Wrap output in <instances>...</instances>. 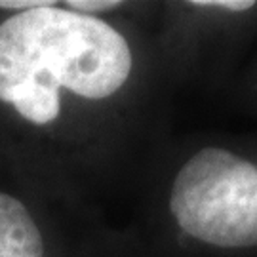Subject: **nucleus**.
<instances>
[{"instance_id":"nucleus-6","label":"nucleus","mask_w":257,"mask_h":257,"mask_svg":"<svg viewBox=\"0 0 257 257\" xmlns=\"http://www.w3.org/2000/svg\"><path fill=\"white\" fill-rule=\"evenodd\" d=\"M48 6H55V2L52 0H0V8L2 10H27L35 8H48Z\"/></svg>"},{"instance_id":"nucleus-1","label":"nucleus","mask_w":257,"mask_h":257,"mask_svg":"<svg viewBox=\"0 0 257 257\" xmlns=\"http://www.w3.org/2000/svg\"><path fill=\"white\" fill-rule=\"evenodd\" d=\"M130 73L126 38L97 18L48 6L19 12L0 25V101L33 124L57 118L59 88L105 99Z\"/></svg>"},{"instance_id":"nucleus-3","label":"nucleus","mask_w":257,"mask_h":257,"mask_svg":"<svg viewBox=\"0 0 257 257\" xmlns=\"http://www.w3.org/2000/svg\"><path fill=\"white\" fill-rule=\"evenodd\" d=\"M0 257H44V242L25 204L0 193Z\"/></svg>"},{"instance_id":"nucleus-5","label":"nucleus","mask_w":257,"mask_h":257,"mask_svg":"<svg viewBox=\"0 0 257 257\" xmlns=\"http://www.w3.org/2000/svg\"><path fill=\"white\" fill-rule=\"evenodd\" d=\"M69 8L80 10V12H97V10H112L118 8V0H71L67 2Z\"/></svg>"},{"instance_id":"nucleus-4","label":"nucleus","mask_w":257,"mask_h":257,"mask_svg":"<svg viewBox=\"0 0 257 257\" xmlns=\"http://www.w3.org/2000/svg\"><path fill=\"white\" fill-rule=\"evenodd\" d=\"M193 6H198V8H219V10H229V12H244V10H249L255 6L253 0H194L191 2Z\"/></svg>"},{"instance_id":"nucleus-2","label":"nucleus","mask_w":257,"mask_h":257,"mask_svg":"<svg viewBox=\"0 0 257 257\" xmlns=\"http://www.w3.org/2000/svg\"><path fill=\"white\" fill-rule=\"evenodd\" d=\"M170 211L200 242L257 246V166L227 149L204 147L175 175Z\"/></svg>"}]
</instances>
